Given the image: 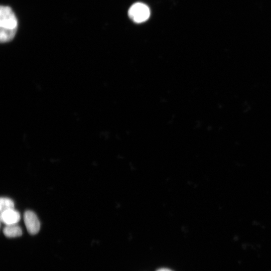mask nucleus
I'll use <instances>...</instances> for the list:
<instances>
[{"instance_id":"nucleus-1","label":"nucleus","mask_w":271,"mask_h":271,"mask_svg":"<svg viewBox=\"0 0 271 271\" xmlns=\"http://www.w3.org/2000/svg\"><path fill=\"white\" fill-rule=\"evenodd\" d=\"M18 27L16 15L9 6L0 8V40L1 43L11 41L15 37Z\"/></svg>"},{"instance_id":"nucleus-7","label":"nucleus","mask_w":271,"mask_h":271,"mask_svg":"<svg viewBox=\"0 0 271 271\" xmlns=\"http://www.w3.org/2000/svg\"><path fill=\"white\" fill-rule=\"evenodd\" d=\"M157 271H172V270L170 269L166 268H161L158 269Z\"/></svg>"},{"instance_id":"nucleus-6","label":"nucleus","mask_w":271,"mask_h":271,"mask_svg":"<svg viewBox=\"0 0 271 271\" xmlns=\"http://www.w3.org/2000/svg\"><path fill=\"white\" fill-rule=\"evenodd\" d=\"M14 209L13 201L6 197H2L0 200V211L2 213L5 211Z\"/></svg>"},{"instance_id":"nucleus-3","label":"nucleus","mask_w":271,"mask_h":271,"mask_svg":"<svg viewBox=\"0 0 271 271\" xmlns=\"http://www.w3.org/2000/svg\"><path fill=\"white\" fill-rule=\"evenodd\" d=\"M24 222L27 231L31 235L37 234L40 228V223L36 214L30 210L26 211L24 215Z\"/></svg>"},{"instance_id":"nucleus-2","label":"nucleus","mask_w":271,"mask_h":271,"mask_svg":"<svg viewBox=\"0 0 271 271\" xmlns=\"http://www.w3.org/2000/svg\"><path fill=\"white\" fill-rule=\"evenodd\" d=\"M128 14L129 17L133 22L140 23L149 19L150 16V11L146 5L142 3H137L130 7Z\"/></svg>"},{"instance_id":"nucleus-5","label":"nucleus","mask_w":271,"mask_h":271,"mask_svg":"<svg viewBox=\"0 0 271 271\" xmlns=\"http://www.w3.org/2000/svg\"><path fill=\"white\" fill-rule=\"evenodd\" d=\"M3 232L7 237L12 238L21 236L22 230L17 224H10L6 225L3 229Z\"/></svg>"},{"instance_id":"nucleus-4","label":"nucleus","mask_w":271,"mask_h":271,"mask_svg":"<svg viewBox=\"0 0 271 271\" xmlns=\"http://www.w3.org/2000/svg\"><path fill=\"white\" fill-rule=\"evenodd\" d=\"M0 218L6 225L17 224L20 219V214L14 209H10L1 213Z\"/></svg>"}]
</instances>
